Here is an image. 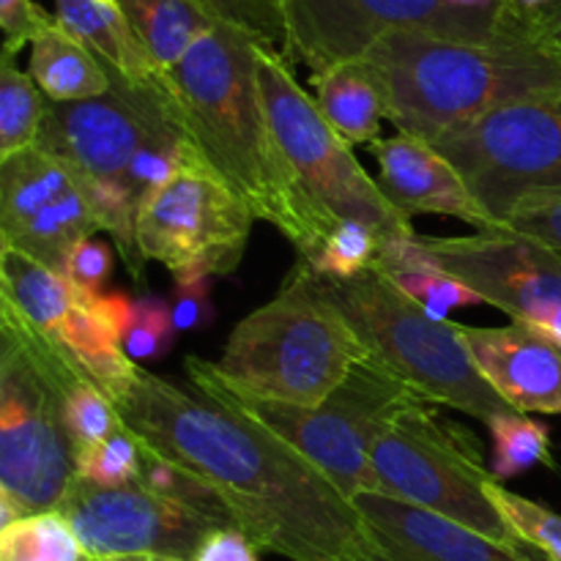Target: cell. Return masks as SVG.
Listing matches in <instances>:
<instances>
[{"mask_svg":"<svg viewBox=\"0 0 561 561\" xmlns=\"http://www.w3.org/2000/svg\"><path fill=\"white\" fill-rule=\"evenodd\" d=\"M515 5H518L520 11H524L526 16H531V20H540L542 14H546L548 9H551V3L553 0H513Z\"/></svg>","mask_w":561,"mask_h":561,"instance_id":"obj_43","label":"cell"},{"mask_svg":"<svg viewBox=\"0 0 561 561\" xmlns=\"http://www.w3.org/2000/svg\"><path fill=\"white\" fill-rule=\"evenodd\" d=\"M559 22H561V0H553L551 9H548L546 14H542L540 20H537V27H540V31L548 36V33H551L553 27L559 25ZM548 38H551V36H548Z\"/></svg>","mask_w":561,"mask_h":561,"instance_id":"obj_44","label":"cell"},{"mask_svg":"<svg viewBox=\"0 0 561 561\" xmlns=\"http://www.w3.org/2000/svg\"><path fill=\"white\" fill-rule=\"evenodd\" d=\"M312 88L321 113L351 146L381 140V121L387 118L383 99L362 60L318 71L312 75Z\"/></svg>","mask_w":561,"mask_h":561,"instance_id":"obj_24","label":"cell"},{"mask_svg":"<svg viewBox=\"0 0 561 561\" xmlns=\"http://www.w3.org/2000/svg\"><path fill=\"white\" fill-rule=\"evenodd\" d=\"M362 64L400 135L427 142L502 104L561 96V53L548 36L477 44L392 31Z\"/></svg>","mask_w":561,"mask_h":561,"instance_id":"obj_3","label":"cell"},{"mask_svg":"<svg viewBox=\"0 0 561 561\" xmlns=\"http://www.w3.org/2000/svg\"><path fill=\"white\" fill-rule=\"evenodd\" d=\"M179 329L173 323L170 301L162 296L135 299V318L124 337V351L135 362H159L173 351Z\"/></svg>","mask_w":561,"mask_h":561,"instance_id":"obj_35","label":"cell"},{"mask_svg":"<svg viewBox=\"0 0 561 561\" xmlns=\"http://www.w3.org/2000/svg\"><path fill=\"white\" fill-rule=\"evenodd\" d=\"M252 222V208L190 140L173 179L140 203L137 250L142 261L162 263L170 274H233L244 257Z\"/></svg>","mask_w":561,"mask_h":561,"instance_id":"obj_12","label":"cell"},{"mask_svg":"<svg viewBox=\"0 0 561 561\" xmlns=\"http://www.w3.org/2000/svg\"><path fill=\"white\" fill-rule=\"evenodd\" d=\"M548 36H551V42H553V44H557V47H559V53H561V22H559V25H557V27H553V31H551V33H548Z\"/></svg>","mask_w":561,"mask_h":561,"instance_id":"obj_46","label":"cell"},{"mask_svg":"<svg viewBox=\"0 0 561 561\" xmlns=\"http://www.w3.org/2000/svg\"><path fill=\"white\" fill-rule=\"evenodd\" d=\"M0 299L49 334L77 305L75 288L64 274L14 247H0Z\"/></svg>","mask_w":561,"mask_h":561,"instance_id":"obj_25","label":"cell"},{"mask_svg":"<svg viewBox=\"0 0 561 561\" xmlns=\"http://www.w3.org/2000/svg\"><path fill=\"white\" fill-rule=\"evenodd\" d=\"M288 33V58H299L312 75L337 64L362 60L392 31H422L455 42H504L546 36L513 0L496 14L458 11L449 0H279Z\"/></svg>","mask_w":561,"mask_h":561,"instance_id":"obj_10","label":"cell"},{"mask_svg":"<svg viewBox=\"0 0 561 561\" xmlns=\"http://www.w3.org/2000/svg\"><path fill=\"white\" fill-rule=\"evenodd\" d=\"M27 75L49 102H85L113 91L107 66L55 22L31 44Z\"/></svg>","mask_w":561,"mask_h":561,"instance_id":"obj_21","label":"cell"},{"mask_svg":"<svg viewBox=\"0 0 561 561\" xmlns=\"http://www.w3.org/2000/svg\"><path fill=\"white\" fill-rule=\"evenodd\" d=\"M370 148L381 170L378 186L387 201L409 219L416 214H438L463 219L477 228V233L496 230L453 164L427 140L398 131L389 140H376Z\"/></svg>","mask_w":561,"mask_h":561,"instance_id":"obj_19","label":"cell"},{"mask_svg":"<svg viewBox=\"0 0 561 561\" xmlns=\"http://www.w3.org/2000/svg\"><path fill=\"white\" fill-rule=\"evenodd\" d=\"M85 378L55 334L0 299V529L58 510L77 480L66 398Z\"/></svg>","mask_w":561,"mask_h":561,"instance_id":"obj_4","label":"cell"},{"mask_svg":"<svg viewBox=\"0 0 561 561\" xmlns=\"http://www.w3.org/2000/svg\"><path fill=\"white\" fill-rule=\"evenodd\" d=\"M378 247H381V236L370 225L348 219V222H340L323 239L321 250L305 263L327 279H351L376 266Z\"/></svg>","mask_w":561,"mask_h":561,"instance_id":"obj_31","label":"cell"},{"mask_svg":"<svg viewBox=\"0 0 561 561\" xmlns=\"http://www.w3.org/2000/svg\"><path fill=\"white\" fill-rule=\"evenodd\" d=\"M49 102L27 71L16 69L14 55L0 64V162L36 146Z\"/></svg>","mask_w":561,"mask_h":561,"instance_id":"obj_27","label":"cell"},{"mask_svg":"<svg viewBox=\"0 0 561 561\" xmlns=\"http://www.w3.org/2000/svg\"><path fill=\"white\" fill-rule=\"evenodd\" d=\"M219 22L239 27L255 42L277 49L288 58V33H285L283 3L279 0H201Z\"/></svg>","mask_w":561,"mask_h":561,"instance_id":"obj_36","label":"cell"},{"mask_svg":"<svg viewBox=\"0 0 561 561\" xmlns=\"http://www.w3.org/2000/svg\"><path fill=\"white\" fill-rule=\"evenodd\" d=\"M365 359L323 277L299 261L272 301L236 323L217 367L257 398L321 405Z\"/></svg>","mask_w":561,"mask_h":561,"instance_id":"obj_5","label":"cell"},{"mask_svg":"<svg viewBox=\"0 0 561 561\" xmlns=\"http://www.w3.org/2000/svg\"><path fill=\"white\" fill-rule=\"evenodd\" d=\"M113 261L115 255L110 250V244H104L99 239H85L71 250L64 277L75 288V296L102 294L110 274H113Z\"/></svg>","mask_w":561,"mask_h":561,"instance_id":"obj_39","label":"cell"},{"mask_svg":"<svg viewBox=\"0 0 561 561\" xmlns=\"http://www.w3.org/2000/svg\"><path fill=\"white\" fill-rule=\"evenodd\" d=\"M113 403L142 449L217 493L257 551L290 561H378L354 502L268 427L148 370Z\"/></svg>","mask_w":561,"mask_h":561,"instance_id":"obj_1","label":"cell"},{"mask_svg":"<svg viewBox=\"0 0 561 561\" xmlns=\"http://www.w3.org/2000/svg\"><path fill=\"white\" fill-rule=\"evenodd\" d=\"M66 431L77 453L124 431L113 398L93 378L77 383L66 398Z\"/></svg>","mask_w":561,"mask_h":561,"instance_id":"obj_34","label":"cell"},{"mask_svg":"<svg viewBox=\"0 0 561 561\" xmlns=\"http://www.w3.org/2000/svg\"><path fill=\"white\" fill-rule=\"evenodd\" d=\"M142 474V447L129 431L77 453V477L104 488L135 485Z\"/></svg>","mask_w":561,"mask_h":561,"instance_id":"obj_33","label":"cell"},{"mask_svg":"<svg viewBox=\"0 0 561 561\" xmlns=\"http://www.w3.org/2000/svg\"><path fill=\"white\" fill-rule=\"evenodd\" d=\"M351 502L378 561H540L537 551L510 548L383 493H356Z\"/></svg>","mask_w":561,"mask_h":561,"instance_id":"obj_17","label":"cell"},{"mask_svg":"<svg viewBox=\"0 0 561 561\" xmlns=\"http://www.w3.org/2000/svg\"><path fill=\"white\" fill-rule=\"evenodd\" d=\"M55 20L102 58L110 75L135 85H153L164 75L137 42L118 0H55Z\"/></svg>","mask_w":561,"mask_h":561,"instance_id":"obj_20","label":"cell"},{"mask_svg":"<svg viewBox=\"0 0 561 561\" xmlns=\"http://www.w3.org/2000/svg\"><path fill=\"white\" fill-rule=\"evenodd\" d=\"M0 561H88L69 520L58 513H33L0 529Z\"/></svg>","mask_w":561,"mask_h":561,"instance_id":"obj_28","label":"cell"},{"mask_svg":"<svg viewBox=\"0 0 561 561\" xmlns=\"http://www.w3.org/2000/svg\"><path fill=\"white\" fill-rule=\"evenodd\" d=\"M55 16L47 14L33 0H0V27H3V53L16 55L25 44H33L47 27L55 25Z\"/></svg>","mask_w":561,"mask_h":561,"instance_id":"obj_40","label":"cell"},{"mask_svg":"<svg viewBox=\"0 0 561 561\" xmlns=\"http://www.w3.org/2000/svg\"><path fill=\"white\" fill-rule=\"evenodd\" d=\"M373 268L392 279L409 299H414L427 316L438 318V321H447L449 310H455V307L485 305V299L477 290H471L463 279L444 272L433 261L431 252L422 247L420 236L387 241V244L378 247Z\"/></svg>","mask_w":561,"mask_h":561,"instance_id":"obj_22","label":"cell"},{"mask_svg":"<svg viewBox=\"0 0 561 561\" xmlns=\"http://www.w3.org/2000/svg\"><path fill=\"white\" fill-rule=\"evenodd\" d=\"M58 513L71 524L88 561L135 557L192 561L208 535L225 529L184 504L146 491L140 482L104 488L77 477L60 499Z\"/></svg>","mask_w":561,"mask_h":561,"instance_id":"obj_14","label":"cell"},{"mask_svg":"<svg viewBox=\"0 0 561 561\" xmlns=\"http://www.w3.org/2000/svg\"><path fill=\"white\" fill-rule=\"evenodd\" d=\"M175 113L192 146L252 208L310 261L337 225L301 190L268 121L257 82V42L217 22L168 75Z\"/></svg>","mask_w":561,"mask_h":561,"instance_id":"obj_2","label":"cell"},{"mask_svg":"<svg viewBox=\"0 0 561 561\" xmlns=\"http://www.w3.org/2000/svg\"><path fill=\"white\" fill-rule=\"evenodd\" d=\"M124 561H184V559H173V557H135V559H124Z\"/></svg>","mask_w":561,"mask_h":561,"instance_id":"obj_45","label":"cell"},{"mask_svg":"<svg viewBox=\"0 0 561 561\" xmlns=\"http://www.w3.org/2000/svg\"><path fill=\"white\" fill-rule=\"evenodd\" d=\"M137 482H140L146 491L157 493V496L179 502L184 504V507L195 510V513L206 515V518L217 520L225 529H236L233 518H230V513L225 510V504L219 502V496L206 485V482H201L195 474L181 469V466L148 453V449H142V474Z\"/></svg>","mask_w":561,"mask_h":561,"instance_id":"obj_30","label":"cell"},{"mask_svg":"<svg viewBox=\"0 0 561 561\" xmlns=\"http://www.w3.org/2000/svg\"><path fill=\"white\" fill-rule=\"evenodd\" d=\"M477 370L520 414H561V345L524 323L463 327Z\"/></svg>","mask_w":561,"mask_h":561,"instance_id":"obj_18","label":"cell"},{"mask_svg":"<svg viewBox=\"0 0 561 561\" xmlns=\"http://www.w3.org/2000/svg\"><path fill=\"white\" fill-rule=\"evenodd\" d=\"M493 438L491 471L499 482L515 480L540 463H551V431L542 422L510 411L488 422Z\"/></svg>","mask_w":561,"mask_h":561,"instance_id":"obj_29","label":"cell"},{"mask_svg":"<svg viewBox=\"0 0 561 561\" xmlns=\"http://www.w3.org/2000/svg\"><path fill=\"white\" fill-rule=\"evenodd\" d=\"M257 82L268 121L316 211L329 225L365 222L381 236V244L414 239L416 230L403 211L387 201L378 181L367 175L351 142L334 129L316 96L299 85L288 58L257 42Z\"/></svg>","mask_w":561,"mask_h":561,"instance_id":"obj_8","label":"cell"},{"mask_svg":"<svg viewBox=\"0 0 561 561\" xmlns=\"http://www.w3.org/2000/svg\"><path fill=\"white\" fill-rule=\"evenodd\" d=\"M192 561H261L257 546L239 529H217L206 537Z\"/></svg>","mask_w":561,"mask_h":561,"instance_id":"obj_41","label":"cell"},{"mask_svg":"<svg viewBox=\"0 0 561 561\" xmlns=\"http://www.w3.org/2000/svg\"><path fill=\"white\" fill-rule=\"evenodd\" d=\"M431 146L502 230L520 201L561 190V96L502 104L444 131Z\"/></svg>","mask_w":561,"mask_h":561,"instance_id":"obj_11","label":"cell"},{"mask_svg":"<svg viewBox=\"0 0 561 561\" xmlns=\"http://www.w3.org/2000/svg\"><path fill=\"white\" fill-rule=\"evenodd\" d=\"M502 230L529 236L561 252V190L537 192L520 201Z\"/></svg>","mask_w":561,"mask_h":561,"instance_id":"obj_38","label":"cell"},{"mask_svg":"<svg viewBox=\"0 0 561 561\" xmlns=\"http://www.w3.org/2000/svg\"><path fill=\"white\" fill-rule=\"evenodd\" d=\"M323 288L362 340L367 359L422 403L447 405L485 425L515 411L477 370L460 337V323L427 316L381 272L370 268L351 279L323 277Z\"/></svg>","mask_w":561,"mask_h":561,"instance_id":"obj_7","label":"cell"},{"mask_svg":"<svg viewBox=\"0 0 561 561\" xmlns=\"http://www.w3.org/2000/svg\"><path fill=\"white\" fill-rule=\"evenodd\" d=\"M99 230L82 184L64 162L36 146L0 162V247L64 274L71 250Z\"/></svg>","mask_w":561,"mask_h":561,"instance_id":"obj_16","label":"cell"},{"mask_svg":"<svg viewBox=\"0 0 561 561\" xmlns=\"http://www.w3.org/2000/svg\"><path fill=\"white\" fill-rule=\"evenodd\" d=\"M444 272L463 279L485 305L561 345V252L513 230L420 236Z\"/></svg>","mask_w":561,"mask_h":561,"instance_id":"obj_15","label":"cell"},{"mask_svg":"<svg viewBox=\"0 0 561 561\" xmlns=\"http://www.w3.org/2000/svg\"><path fill=\"white\" fill-rule=\"evenodd\" d=\"M488 496L496 504L499 513L510 520L520 540L537 553H542L546 561H561V515L553 510L542 507L540 502L520 496L504 488V482L491 480L485 485Z\"/></svg>","mask_w":561,"mask_h":561,"instance_id":"obj_32","label":"cell"},{"mask_svg":"<svg viewBox=\"0 0 561 561\" xmlns=\"http://www.w3.org/2000/svg\"><path fill=\"white\" fill-rule=\"evenodd\" d=\"M458 11H469V14H496L507 5V0H449Z\"/></svg>","mask_w":561,"mask_h":561,"instance_id":"obj_42","label":"cell"},{"mask_svg":"<svg viewBox=\"0 0 561 561\" xmlns=\"http://www.w3.org/2000/svg\"><path fill=\"white\" fill-rule=\"evenodd\" d=\"M55 337L75 354V359L80 362L82 370H85L110 398L124 392V389L131 387L135 378L140 376L142 367H137L135 359L124 351V337H121L113 327H107L102 318L88 312L85 307L75 305V310H71L69 316L64 318V323L55 329Z\"/></svg>","mask_w":561,"mask_h":561,"instance_id":"obj_26","label":"cell"},{"mask_svg":"<svg viewBox=\"0 0 561 561\" xmlns=\"http://www.w3.org/2000/svg\"><path fill=\"white\" fill-rule=\"evenodd\" d=\"M370 463L383 496L416 504L510 548L535 551L488 496L485 485L496 477L482 466L477 438L447 416L433 414L427 403L400 411L383 427Z\"/></svg>","mask_w":561,"mask_h":561,"instance_id":"obj_9","label":"cell"},{"mask_svg":"<svg viewBox=\"0 0 561 561\" xmlns=\"http://www.w3.org/2000/svg\"><path fill=\"white\" fill-rule=\"evenodd\" d=\"M118 5L162 75L219 22L201 0H118Z\"/></svg>","mask_w":561,"mask_h":561,"instance_id":"obj_23","label":"cell"},{"mask_svg":"<svg viewBox=\"0 0 561 561\" xmlns=\"http://www.w3.org/2000/svg\"><path fill=\"white\" fill-rule=\"evenodd\" d=\"M170 312L179 332H203L214 323L211 274L208 272H179L173 274V296Z\"/></svg>","mask_w":561,"mask_h":561,"instance_id":"obj_37","label":"cell"},{"mask_svg":"<svg viewBox=\"0 0 561 561\" xmlns=\"http://www.w3.org/2000/svg\"><path fill=\"white\" fill-rule=\"evenodd\" d=\"M186 376L206 398L268 427L288 447L305 455L348 499L381 493L370 463V449L383 427L411 405L422 403L411 389L365 359L321 405H294L257 398L219 373L217 362L186 356Z\"/></svg>","mask_w":561,"mask_h":561,"instance_id":"obj_6","label":"cell"},{"mask_svg":"<svg viewBox=\"0 0 561 561\" xmlns=\"http://www.w3.org/2000/svg\"><path fill=\"white\" fill-rule=\"evenodd\" d=\"M113 91L85 102H49L36 148L64 162L77 181L124 184L142 142L168 124H181L168 77L135 85L110 75ZM129 190V186H126Z\"/></svg>","mask_w":561,"mask_h":561,"instance_id":"obj_13","label":"cell"}]
</instances>
